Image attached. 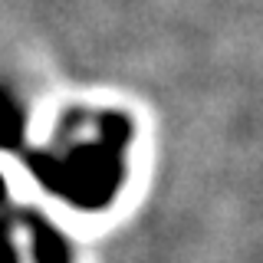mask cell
Wrapping results in <instances>:
<instances>
[{"label":"cell","instance_id":"1","mask_svg":"<svg viewBox=\"0 0 263 263\" xmlns=\"http://www.w3.org/2000/svg\"><path fill=\"white\" fill-rule=\"evenodd\" d=\"M16 132V112L10 109V102H0V142H10Z\"/></svg>","mask_w":263,"mask_h":263}]
</instances>
